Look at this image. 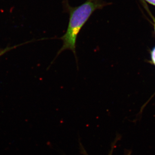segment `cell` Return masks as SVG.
Listing matches in <instances>:
<instances>
[{
    "label": "cell",
    "mask_w": 155,
    "mask_h": 155,
    "mask_svg": "<svg viewBox=\"0 0 155 155\" xmlns=\"http://www.w3.org/2000/svg\"><path fill=\"white\" fill-rule=\"evenodd\" d=\"M104 6L101 1L87 0L78 7H69V24L66 33L60 38L63 41V46L58 51L56 58L64 51L69 50L73 52L77 62L76 49L78 35L93 12Z\"/></svg>",
    "instance_id": "cell-1"
},
{
    "label": "cell",
    "mask_w": 155,
    "mask_h": 155,
    "mask_svg": "<svg viewBox=\"0 0 155 155\" xmlns=\"http://www.w3.org/2000/svg\"><path fill=\"white\" fill-rule=\"evenodd\" d=\"M29 42H27L25 43L22 44L17 45L11 47H7L5 48L4 49H2L0 50V57L2 56L3 55L5 54L7 52L9 51H11V50L21 45H22L25 44L26 43H28Z\"/></svg>",
    "instance_id": "cell-2"
},
{
    "label": "cell",
    "mask_w": 155,
    "mask_h": 155,
    "mask_svg": "<svg viewBox=\"0 0 155 155\" xmlns=\"http://www.w3.org/2000/svg\"><path fill=\"white\" fill-rule=\"evenodd\" d=\"M148 3H150L151 5L155 6V0H145Z\"/></svg>",
    "instance_id": "cell-3"
},
{
    "label": "cell",
    "mask_w": 155,
    "mask_h": 155,
    "mask_svg": "<svg viewBox=\"0 0 155 155\" xmlns=\"http://www.w3.org/2000/svg\"><path fill=\"white\" fill-rule=\"evenodd\" d=\"M153 20L154 25L155 31V19L153 17Z\"/></svg>",
    "instance_id": "cell-4"
},
{
    "label": "cell",
    "mask_w": 155,
    "mask_h": 155,
    "mask_svg": "<svg viewBox=\"0 0 155 155\" xmlns=\"http://www.w3.org/2000/svg\"><path fill=\"white\" fill-rule=\"evenodd\" d=\"M96 1H101V0H96Z\"/></svg>",
    "instance_id": "cell-5"
},
{
    "label": "cell",
    "mask_w": 155,
    "mask_h": 155,
    "mask_svg": "<svg viewBox=\"0 0 155 155\" xmlns=\"http://www.w3.org/2000/svg\"></svg>",
    "instance_id": "cell-6"
}]
</instances>
